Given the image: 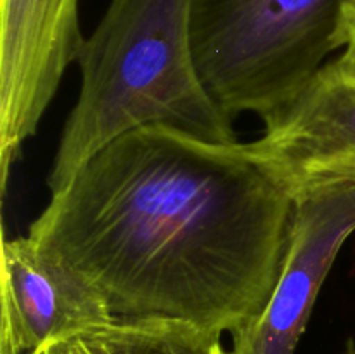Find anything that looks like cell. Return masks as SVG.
<instances>
[{
    "instance_id": "cell-7",
    "label": "cell",
    "mask_w": 355,
    "mask_h": 354,
    "mask_svg": "<svg viewBox=\"0 0 355 354\" xmlns=\"http://www.w3.org/2000/svg\"><path fill=\"white\" fill-rule=\"evenodd\" d=\"M106 298L30 236L2 239V323L23 354L114 321Z\"/></svg>"
},
{
    "instance_id": "cell-6",
    "label": "cell",
    "mask_w": 355,
    "mask_h": 354,
    "mask_svg": "<svg viewBox=\"0 0 355 354\" xmlns=\"http://www.w3.org/2000/svg\"><path fill=\"white\" fill-rule=\"evenodd\" d=\"M263 121L262 137L252 144L293 198L331 184H355V85L328 65Z\"/></svg>"
},
{
    "instance_id": "cell-8",
    "label": "cell",
    "mask_w": 355,
    "mask_h": 354,
    "mask_svg": "<svg viewBox=\"0 0 355 354\" xmlns=\"http://www.w3.org/2000/svg\"><path fill=\"white\" fill-rule=\"evenodd\" d=\"M38 354H229V349L222 333L186 321L116 318Z\"/></svg>"
},
{
    "instance_id": "cell-4",
    "label": "cell",
    "mask_w": 355,
    "mask_h": 354,
    "mask_svg": "<svg viewBox=\"0 0 355 354\" xmlns=\"http://www.w3.org/2000/svg\"><path fill=\"white\" fill-rule=\"evenodd\" d=\"M85 38L78 0H2L0 9V165L2 191L24 141L33 137L64 69Z\"/></svg>"
},
{
    "instance_id": "cell-5",
    "label": "cell",
    "mask_w": 355,
    "mask_h": 354,
    "mask_svg": "<svg viewBox=\"0 0 355 354\" xmlns=\"http://www.w3.org/2000/svg\"><path fill=\"white\" fill-rule=\"evenodd\" d=\"M355 233V184L295 196L283 271L253 325L232 335L229 354H295L343 243Z\"/></svg>"
},
{
    "instance_id": "cell-10",
    "label": "cell",
    "mask_w": 355,
    "mask_h": 354,
    "mask_svg": "<svg viewBox=\"0 0 355 354\" xmlns=\"http://www.w3.org/2000/svg\"><path fill=\"white\" fill-rule=\"evenodd\" d=\"M0 354H23L6 328L0 326Z\"/></svg>"
},
{
    "instance_id": "cell-3",
    "label": "cell",
    "mask_w": 355,
    "mask_h": 354,
    "mask_svg": "<svg viewBox=\"0 0 355 354\" xmlns=\"http://www.w3.org/2000/svg\"><path fill=\"white\" fill-rule=\"evenodd\" d=\"M343 0H193V47L214 99L266 118L290 103L336 51Z\"/></svg>"
},
{
    "instance_id": "cell-9",
    "label": "cell",
    "mask_w": 355,
    "mask_h": 354,
    "mask_svg": "<svg viewBox=\"0 0 355 354\" xmlns=\"http://www.w3.org/2000/svg\"><path fill=\"white\" fill-rule=\"evenodd\" d=\"M333 40L336 51L343 49V52L326 65L338 78L355 85V0H343Z\"/></svg>"
},
{
    "instance_id": "cell-2",
    "label": "cell",
    "mask_w": 355,
    "mask_h": 354,
    "mask_svg": "<svg viewBox=\"0 0 355 354\" xmlns=\"http://www.w3.org/2000/svg\"><path fill=\"white\" fill-rule=\"evenodd\" d=\"M193 0H111L78 58V99L47 176L51 194L120 135L166 125L236 142L234 118L214 99L193 47Z\"/></svg>"
},
{
    "instance_id": "cell-1",
    "label": "cell",
    "mask_w": 355,
    "mask_h": 354,
    "mask_svg": "<svg viewBox=\"0 0 355 354\" xmlns=\"http://www.w3.org/2000/svg\"><path fill=\"white\" fill-rule=\"evenodd\" d=\"M293 208L252 142L146 125L90 156L28 236L116 318L177 319L232 337L269 302Z\"/></svg>"
}]
</instances>
